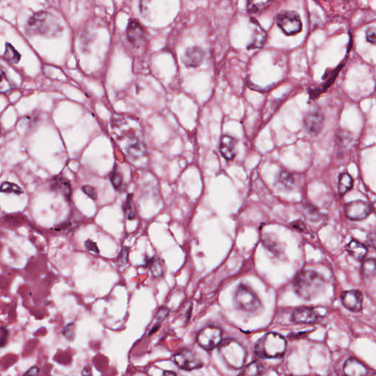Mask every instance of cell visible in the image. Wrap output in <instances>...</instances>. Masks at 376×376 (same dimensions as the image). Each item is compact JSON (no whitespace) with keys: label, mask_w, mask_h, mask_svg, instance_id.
I'll list each match as a JSON object with an SVG mask.
<instances>
[{"label":"cell","mask_w":376,"mask_h":376,"mask_svg":"<svg viewBox=\"0 0 376 376\" xmlns=\"http://www.w3.org/2000/svg\"><path fill=\"white\" fill-rule=\"evenodd\" d=\"M366 39L367 42L376 45V28L370 27L366 31Z\"/></svg>","instance_id":"obj_35"},{"label":"cell","mask_w":376,"mask_h":376,"mask_svg":"<svg viewBox=\"0 0 376 376\" xmlns=\"http://www.w3.org/2000/svg\"><path fill=\"white\" fill-rule=\"evenodd\" d=\"M345 375L350 376H361L368 375V370L366 366L355 358L346 360L343 365Z\"/></svg>","instance_id":"obj_13"},{"label":"cell","mask_w":376,"mask_h":376,"mask_svg":"<svg viewBox=\"0 0 376 376\" xmlns=\"http://www.w3.org/2000/svg\"><path fill=\"white\" fill-rule=\"evenodd\" d=\"M347 251L354 259L358 261L363 260L367 253V248L363 243L355 240H352L348 243Z\"/></svg>","instance_id":"obj_18"},{"label":"cell","mask_w":376,"mask_h":376,"mask_svg":"<svg viewBox=\"0 0 376 376\" xmlns=\"http://www.w3.org/2000/svg\"><path fill=\"white\" fill-rule=\"evenodd\" d=\"M271 0H248V11L251 14L261 12L269 5Z\"/></svg>","instance_id":"obj_24"},{"label":"cell","mask_w":376,"mask_h":376,"mask_svg":"<svg viewBox=\"0 0 376 376\" xmlns=\"http://www.w3.org/2000/svg\"><path fill=\"white\" fill-rule=\"evenodd\" d=\"M292 225L294 228L301 231H305L307 230L304 223L301 222V221H295V222L292 223Z\"/></svg>","instance_id":"obj_40"},{"label":"cell","mask_w":376,"mask_h":376,"mask_svg":"<svg viewBox=\"0 0 376 376\" xmlns=\"http://www.w3.org/2000/svg\"><path fill=\"white\" fill-rule=\"evenodd\" d=\"M352 186L353 179L351 175L348 173H341L339 178V183H338L339 193L341 195L345 194L351 190Z\"/></svg>","instance_id":"obj_23"},{"label":"cell","mask_w":376,"mask_h":376,"mask_svg":"<svg viewBox=\"0 0 376 376\" xmlns=\"http://www.w3.org/2000/svg\"><path fill=\"white\" fill-rule=\"evenodd\" d=\"M236 305L248 313H256L262 308V303L256 294L246 285H240L234 295Z\"/></svg>","instance_id":"obj_5"},{"label":"cell","mask_w":376,"mask_h":376,"mask_svg":"<svg viewBox=\"0 0 376 376\" xmlns=\"http://www.w3.org/2000/svg\"><path fill=\"white\" fill-rule=\"evenodd\" d=\"M123 208L128 220L135 219L136 214H135V207L132 203V195H129L127 196L126 202L124 204Z\"/></svg>","instance_id":"obj_29"},{"label":"cell","mask_w":376,"mask_h":376,"mask_svg":"<svg viewBox=\"0 0 376 376\" xmlns=\"http://www.w3.org/2000/svg\"><path fill=\"white\" fill-rule=\"evenodd\" d=\"M254 26L253 30V39L251 43L249 46V49H255V48H260L263 46L265 43V39H266V34L263 29L259 26V23L254 21L253 23Z\"/></svg>","instance_id":"obj_21"},{"label":"cell","mask_w":376,"mask_h":376,"mask_svg":"<svg viewBox=\"0 0 376 376\" xmlns=\"http://www.w3.org/2000/svg\"><path fill=\"white\" fill-rule=\"evenodd\" d=\"M236 144L237 140L230 135H225L221 138L220 151L226 160H232L235 157Z\"/></svg>","instance_id":"obj_14"},{"label":"cell","mask_w":376,"mask_h":376,"mask_svg":"<svg viewBox=\"0 0 376 376\" xmlns=\"http://www.w3.org/2000/svg\"><path fill=\"white\" fill-rule=\"evenodd\" d=\"M126 151L130 157L138 158L146 153V147L144 143L138 138H133L129 141L126 147Z\"/></svg>","instance_id":"obj_19"},{"label":"cell","mask_w":376,"mask_h":376,"mask_svg":"<svg viewBox=\"0 0 376 376\" xmlns=\"http://www.w3.org/2000/svg\"><path fill=\"white\" fill-rule=\"evenodd\" d=\"M219 353L227 365L231 368H242L246 360V351L244 347L234 339L222 341L219 345Z\"/></svg>","instance_id":"obj_4"},{"label":"cell","mask_w":376,"mask_h":376,"mask_svg":"<svg viewBox=\"0 0 376 376\" xmlns=\"http://www.w3.org/2000/svg\"><path fill=\"white\" fill-rule=\"evenodd\" d=\"M164 376H176V373H173V372H165Z\"/></svg>","instance_id":"obj_43"},{"label":"cell","mask_w":376,"mask_h":376,"mask_svg":"<svg viewBox=\"0 0 376 376\" xmlns=\"http://www.w3.org/2000/svg\"><path fill=\"white\" fill-rule=\"evenodd\" d=\"M371 212L370 205L364 201L357 200L349 202L345 206V213L351 221H361L365 219Z\"/></svg>","instance_id":"obj_9"},{"label":"cell","mask_w":376,"mask_h":376,"mask_svg":"<svg viewBox=\"0 0 376 376\" xmlns=\"http://www.w3.org/2000/svg\"><path fill=\"white\" fill-rule=\"evenodd\" d=\"M110 179L112 185L116 188V190H119L122 188V184H123V177H122V173L119 170L114 169L110 173Z\"/></svg>","instance_id":"obj_31"},{"label":"cell","mask_w":376,"mask_h":376,"mask_svg":"<svg viewBox=\"0 0 376 376\" xmlns=\"http://www.w3.org/2000/svg\"><path fill=\"white\" fill-rule=\"evenodd\" d=\"M1 191L2 193H16V194H21L23 193L21 188L18 185L11 182H5L2 184Z\"/></svg>","instance_id":"obj_30"},{"label":"cell","mask_w":376,"mask_h":376,"mask_svg":"<svg viewBox=\"0 0 376 376\" xmlns=\"http://www.w3.org/2000/svg\"><path fill=\"white\" fill-rule=\"evenodd\" d=\"M342 305L353 313H359L362 310L364 296L359 291H344L340 295Z\"/></svg>","instance_id":"obj_10"},{"label":"cell","mask_w":376,"mask_h":376,"mask_svg":"<svg viewBox=\"0 0 376 376\" xmlns=\"http://www.w3.org/2000/svg\"><path fill=\"white\" fill-rule=\"evenodd\" d=\"M50 188L53 191L58 192L64 198L69 200L71 196V188L69 182L62 176H56L52 179Z\"/></svg>","instance_id":"obj_17"},{"label":"cell","mask_w":376,"mask_h":376,"mask_svg":"<svg viewBox=\"0 0 376 376\" xmlns=\"http://www.w3.org/2000/svg\"><path fill=\"white\" fill-rule=\"evenodd\" d=\"M3 57L6 61L14 64L18 63L20 62V58H21V55H20V53L10 43H7L6 46H5V52Z\"/></svg>","instance_id":"obj_28"},{"label":"cell","mask_w":376,"mask_h":376,"mask_svg":"<svg viewBox=\"0 0 376 376\" xmlns=\"http://www.w3.org/2000/svg\"><path fill=\"white\" fill-rule=\"evenodd\" d=\"M169 310L166 307H163L159 309L157 311V314L155 315V324H160L163 320H165L167 314H168Z\"/></svg>","instance_id":"obj_34"},{"label":"cell","mask_w":376,"mask_h":376,"mask_svg":"<svg viewBox=\"0 0 376 376\" xmlns=\"http://www.w3.org/2000/svg\"><path fill=\"white\" fill-rule=\"evenodd\" d=\"M129 249L128 247H124L117 257V264L119 266L124 267L127 265L129 258Z\"/></svg>","instance_id":"obj_33"},{"label":"cell","mask_w":376,"mask_h":376,"mask_svg":"<svg viewBox=\"0 0 376 376\" xmlns=\"http://www.w3.org/2000/svg\"><path fill=\"white\" fill-rule=\"evenodd\" d=\"M286 349L285 338L273 332L264 335L255 345L256 355L265 358H279L285 354Z\"/></svg>","instance_id":"obj_3"},{"label":"cell","mask_w":376,"mask_h":376,"mask_svg":"<svg viewBox=\"0 0 376 376\" xmlns=\"http://www.w3.org/2000/svg\"><path fill=\"white\" fill-rule=\"evenodd\" d=\"M262 243L264 246L272 253L276 255L281 254L282 253V246L278 239L271 234H264L262 237Z\"/></svg>","instance_id":"obj_20"},{"label":"cell","mask_w":376,"mask_h":376,"mask_svg":"<svg viewBox=\"0 0 376 376\" xmlns=\"http://www.w3.org/2000/svg\"><path fill=\"white\" fill-rule=\"evenodd\" d=\"M62 333L68 340H74L75 337V324L74 323H68L63 329Z\"/></svg>","instance_id":"obj_32"},{"label":"cell","mask_w":376,"mask_h":376,"mask_svg":"<svg viewBox=\"0 0 376 376\" xmlns=\"http://www.w3.org/2000/svg\"><path fill=\"white\" fill-rule=\"evenodd\" d=\"M222 342V331L215 326H208L202 329L197 336V342L207 351L219 346Z\"/></svg>","instance_id":"obj_7"},{"label":"cell","mask_w":376,"mask_h":376,"mask_svg":"<svg viewBox=\"0 0 376 376\" xmlns=\"http://www.w3.org/2000/svg\"><path fill=\"white\" fill-rule=\"evenodd\" d=\"M159 328H160V324L154 325V326H153L152 329H151V330H150V332H148V336H151V335L154 334L158 330Z\"/></svg>","instance_id":"obj_42"},{"label":"cell","mask_w":376,"mask_h":376,"mask_svg":"<svg viewBox=\"0 0 376 376\" xmlns=\"http://www.w3.org/2000/svg\"><path fill=\"white\" fill-rule=\"evenodd\" d=\"M276 22L279 28L288 36L297 34L302 30L301 19L294 11H281L277 17Z\"/></svg>","instance_id":"obj_6"},{"label":"cell","mask_w":376,"mask_h":376,"mask_svg":"<svg viewBox=\"0 0 376 376\" xmlns=\"http://www.w3.org/2000/svg\"><path fill=\"white\" fill-rule=\"evenodd\" d=\"M8 337V331L6 328L2 326L1 328V338H0V341H1V347L3 348L5 346V344L7 342V339Z\"/></svg>","instance_id":"obj_38"},{"label":"cell","mask_w":376,"mask_h":376,"mask_svg":"<svg viewBox=\"0 0 376 376\" xmlns=\"http://www.w3.org/2000/svg\"><path fill=\"white\" fill-rule=\"evenodd\" d=\"M277 182L281 188L286 189V190H290V189H292V187L294 186L295 179L290 172L283 170V171H281L278 173Z\"/></svg>","instance_id":"obj_22"},{"label":"cell","mask_w":376,"mask_h":376,"mask_svg":"<svg viewBox=\"0 0 376 376\" xmlns=\"http://www.w3.org/2000/svg\"><path fill=\"white\" fill-rule=\"evenodd\" d=\"M84 248H85L86 250L93 252L96 254H99L100 253V250H99L97 243L92 241L91 240H87L84 242Z\"/></svg>","instance_id":"obj_37"},{"label":"cell","mask_w":376,"mask_h":376,"mask_svg":"<svg viewBox=\"0 0 376 376\" xmlns=\"http://www.w3.org/2000/svg\"><path fill=\"white\" fill-rule=\"evenodd\" d=\"M148 265H149L150 269H151V272H152L153 275L156 278H159L161 277L164 273L165 266L164 263L161 259H151L148 262Z\"/></svg>","instance_id":"obj_26"},{"label":"cell","mask_w":376,"mask_h":376,"mask_svg":"<svg viewBox=\"0 0 376 376\" xmlns=\"http://www.w3.org/2000/svg\"><path fill=\"white\" fill-rule=\"evenodd\" d=\"M373 208L374 209L375 212H376V201L373 204Z\"/></svg>","instance_id":"obj_44"},{"label":"cell","mask_w":376,"mask_h":376,"mask_svg":"<svg viewBox=\"0 0 376 376\" xmlns=\"http://www.w3.org/2000/svg\"><path fill=\"white\" fill-rule=\"evenodd\" d=\"M173 361L179 368L188 371L201 368L204 365L198 354L190 349H184L175 354Z\"/></svg>","instance_id":"obj_8"},{"label":"cell","mask_w":376,"mask_h":376,"mask_svg":"<svg viewBox=\"0 0 376 376\" xmlns=\"http://www.w3.org/2000/svg\"><path fill=\"white\" fill-rule=\"evenodd\" d=\"M324 287V278L315 271L304 270L294 278V291L305 301H312L317 298L323 292Z\"/></svg>","instance_id":"obj_1"},{"label":"cell","mask_w":376,"mask_h":376,"mask_svg":"<svg viewBox=\"0 0 376 376\" xmlns=\"http://www.w3.org/2000/svg\"><path fill=\"white\" fill-rule=\"evenodd\" d=\"M82 190H83V191L84 192L87 196L91 198L92 199L96 200V199H97V191H96L95 189H94V188H93V187L90 186V185H84V186L82 188Z\"/></svg>","instance_id":"obj_36"},{"label":"cell","mask_w":376,"mask_h":376,"mask_svg":"<svg viewBox=\"0 0 376 376\" xmlns=\"http://www.w3.org/2000/svg\"><path fill=\"white\" fill-rule=\"evenodd\" d=\"M367 242L369 246L376 250V233H371L367 236Z\"/></svg>","instance_id":"obj_39"},{"label":"cell","mask_w":376,"mask_h":376,"mask_svg":"<svg viewBox=\"0 0 376 376\" xmlns=\"http://www.w3.org/2000/svg\"><path fill=\"white\" fill-rule=\"evenodd\" d=\"M204 51L197 46L189 48L185 52L183 57V62L187 66H199L203 62Z\"/></svg>","instance_id":"obj_15"},{"label":"cell","mask_w":376,"mask_h":376,"mask_svg":"<svg viewBox=\"0 0 376 376\" xmlns=\"http://www.w3.org/2000/svg\"><path fill=\"white\" fill-rule=\"evenodd\" d=\"M126 36L128 40L133 46H138L144 41V31L138 21L132 20L128 24Z\"/></svg>","instance_id":"obj_16"},{"label":"cell","mask_w":376,"mask_h":376,"mask_svg":"<svg viewBox=\"0 0 376 376\" xmlns=\"http://www.w3.org/2000/svg\"><path fill=\"white\" fill-rule=\"evenodd\" d=\"M39 373V369L37 367H32L25 373V376H36Z\"/></svg>","instance_id":"obj_41"},{"label":"cell","mask_w":376,"mask_h":376,"mask_svg":"<svg viewBox=\"0 0 376 376\" xmlns=\"http://www.w3.org/2000/svg\"><path fill=\"white\" fill-rule=\"evenodd\" d=\"M63 27L56 18L45 11H39L29 20L27 31L30 35H42L46 37L58 36Z\"/></svg>","instance_id":"obj_2"},{"label":"cell","mask_w":376,"mask_h":376,"mask_svg":"<svg viewBox=\"0 0 376 376\" xmlns=\"http://www.w3.org/2000/svg\"><path fill=\"white\" fill-rule=\"evenodd\" d=\"M362 272L366 278H371L376 275V259L369 258L363 262Z\"/></svg>","instance_id":"obj_25"},{"label":"cell","mask_w":376,"mask_h":376,"mask_svg":"<svg viewBox=\"0 0 376 376\" xmlns=\"http://www.w3.org/2000/svg\"><path fill=\"white\" fill-rule=\"evenodd\" d=\"M262 366L260 363L257 361H253L251 364H248L246 367H243V370L240 375L243 376H259L262 374Z\"/></svg>","instance_id":"obj_27"},{"label":"cell","mask_w":376,"mask_h":376,"mask_svg":"<svg viewBox=\"0 0 376 376\" xmlns=\"http://www.w3.org/2000/svg\"><path fill=\"white\" fill-rule=\"evenodd\" d=\"M304 126L309 133L317 135L321 132L323 126V116L318 109H313L304 119Z\"/></svg>","instance_id":"obj_12"},{"label":"cell","mask_w":376,"mask_h":376,"mask_svg":"<svg viewBox=\"0 0 376 376\" xmlns=\"http://www.w3.org/2000/svg\"><path fill=\"white\" fill-rule=\"evenodd\" d=\"M322 316L316 309L301 307L292 313V320L295 323L301 324H313L317 323Z\"/></svg>","instance_id":"obj_11"}]
</instances>
